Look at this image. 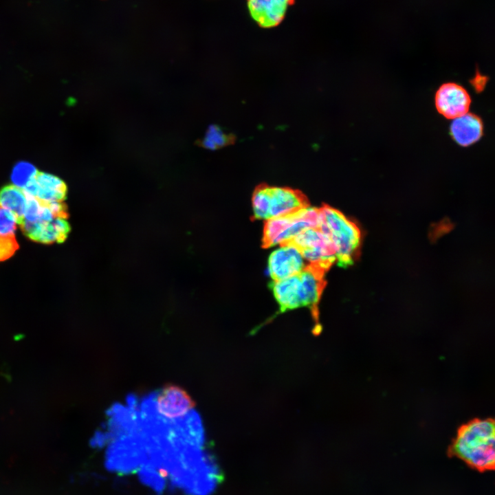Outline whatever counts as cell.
Wrapping results in <instances>:
<instances>
[{
    "label": "cell",
    "instance_id": "cell-1",
    "mask_svg": "<svg viewBox=\"0 0 495 495\" xmlns=\"http://www.w3.org/2000/svg\"><path fill=\"white\" fill-rule=\"evenodd\" d=\"M495 427L493 419H474L458 430L450 452L481 471L492 469L495 462Z\"/></svg>",
    "mask_w": 495,
    "mask_h": 495
},
{
    "label": "cell",
    "instance_id": "cell-2",
    "mask_svg": "<svg viewBox=\"0 0 495 495\" xmlns=\"http://www.w3.org/2000/svg\"><path fill=\"white\" fill-rule=\"evenodd\" d=\"M320 228L331 239L338 265L346 267L358 258L361 243V232L353 221L338 210L327 204L320 208Z\"/></svg>",
    "mask_w": 495,
    "mask_h": 495
},
{
    "label": "cell",
    "instance_id": "cell-3",
    "mask_svg": "<svg viewBox=\"0 0 495 495\" xmlns=\"http://www.w3.org/2000/svg\"><path fill=\"white\" fill-rule=\"evenodd\" d=\"M281 245L294 246L308 263L318 265L327 271L336 261L333 242L320 227L306 229Z\"/></svg>",
    "mask_w": 495,
    "mask_h": 495
},
{
    "label": "cell",
    "instance_id": "cell-4",
    "mask_svg": "<svg viewBox=\"0 0 495 495\" xmlns=\"http://www.w3.org/2000/svg\"><path fill=\"white\" fill-rule=\"evenodd\" d=\"M156 415L168 421L186 418L195 411L196 403L183 387L173 384L164 385L148 401Z\"/></svg>",
    "mask_w": 495,
    "mask_h": 495
},
{
    "label": "cell",
    "instance_id": "cell-5",
    "mask_svg": "<svg viewBox=\"0 0 495 495\" xmlns=\"http://www.w3.org/2000/svg\"><path fill=\"white\" fill-rule=\"evenodd\" d=\"M327 272L318 265L308 263L299 272L306 307L309 309L314 320L313 333L315 335H318L322 330L319 321L318 305L327 284L324 278Z\"/></svg>",
    "mask_w": 495,
    "mask_h": 495
},
{
    "label": "cell",
    "instance_id": "cell-6",
    "mask_svg": "<svg viewBox=\"0 0 495 495\" xmlns=\"http://www.w3.org/2000/svg\"><path fill=\"white\" fill-rule=\"evenodd\" d=\"M471 102V97L465 87L453 82L443 83L434 95L437 111L449 120L467 113Z\"/></svg>",
    "mask_w": 495,
    "mask_h": 495
},
{
    "label": "cell",
    "instance_id": "cell-7",
    "mask_svg": "<svg viewBox=\"0 0 495 495\" xmlns=\"http://www.w3.org/2000/svg\"><path fill=\"white\" fill-rule=\"evenodd\" d=\"M265 190L269 219L293 213L309 206L308 198L300 190L266 184Z\"/></svg>",
    "mask_w": 495,
    "mask_h": 495
},
{
    "label": "cell",
    "instance_id": "cell-8",
    "mask_svg": "<svg viewBox=\"0 0 495 495\" xmlns=\"http://www.w3.org/2000/svg\"><path fill=\"white\" fill-rule=\"evenodd\" d=\"M306 263L300 252L292 245H281L268 258V270L273 280H279L300 272Z\"/></svg>",
    "mask_w": 495,
    "mask_h": 495
},
{
    "label": "cell",
    "instance_id": "cell-9",
    "mask_svg": "<svg viewBox=\"0 0 495 495\" xmlns=\"http://www.w3.org/2000/svg\"><path fill=\"white\" fill-rule=\"evenodd\" d=\"M294 0H247L249 14L261 28L278 26Z\"/></svg>",
    "mask_w": 495,
    "mask_h": 495
},
{
    "label": "cell",
    "instance_id": "cell-10",
    "mask_svg": "<svg viewBox=\"0 0 495 495\" xmlns=\"http://www.w3.org/2000/svg\"><path fill=\"white\" fill-rule=\"evenodd\" d=\"M279 305V312L306 307L299 273L288 278L273 280L269 284Z\"/></svg>",
    "mask_w": 495,
    "mask_h": 495
},
{
    "label": "cell",
    "instance_id": "cell-11",
    "mask_svg": "<svg viewBox=\"0 0 495 495\" xmlns=\"http://www.w3.org/2000/svg\"><path fill=\"white\" fill-rule=\"evenodd\" d=\"M450 135L459 146H470L478 142L483 135V122L481 117L469 113L452 120Z\"/></svg>",
    "mask_w": 495,
    "mask_h": 495
},
{
    "label": "cell",
    "instance_id": "cell-12",
    "mask_svg": "<svg viewBox=\"0 0 495 495\" xmlns=\"http://www.w3.org/2000/svg\"><path fill=\"white\" fill-rule=\"evenodd\" d=\"M36 186L34 197L47 202H63L65 200L67 187L58 177L45 172H38L35 177Z\"/></svg>",
    "mask_w": 495,
    "mask_h": 495
},
{
    "label": "cell",
    "instance_id": "cell-13",
    "mask_svg": "<svg viewBox=\"0 0 495 495\" xmlns=\"http://www.w3.org/2000/svg\"><path fill=\"white\" fill-rule=\"evenodd\" d=\"M27 197L23 189L13 184L0 188V208L10 212L19 226L24 221Z\"/></svg>",
    "mask_w": 495,
    "mask_h": 495
},
{
    "label": "cell",
    "instance_id": "cell-14",
    "mask_svg": "<svg viewBox=\"0 0 495 495\" xmlns=\"http://www.w3.org/2000/svg\"><path fill=\"white\" fill-rule=\"evenodd\" d=\"M41 222V230L37 243H62L71 231L70 225L66 219L56 217L48 222Z\"/></svg>",
    "mask_w": 495,
    "mask_h": 495
},
{
    "label": "cell",
    "instance_id": "cell-15",
    "mask_svg": "<svg viewBox=\"0 0 495 495\" xmlns=\"http://www.w3.org/2000/svg\"><path fill=\"white\" fill-rule=\"evenodd\" d=\"M137 473L140 482L157 494H162L168 486L164 472L155 467L144 465L137 471Z\"/></svg>",
    "mask_w": 495,
    "mask_h": 495
},
{
    "label": "cell",
    "instance_id": "cell-16",
    "mask_svg": "<svg viewBox=\"0 0 495 495\" xmlns=\"http://www.w3.org/2000/svg\"><path fill=\"white\" fill-rule=\"evenodd\" d=\"M234 141L235 138L232 135L225 133L216 125H211L200 144L206 148L215 150L232 144Z\"/></svg>",
    "mask_w": 495,
    "mask_h": 495
},
{
    "label": "cell",
    "instance_id": "cell-17",
    "mask_svg": "<svg viewBox=\"0 0 495 495\" xmlns=\"http://www.w3.org/2000/svg\"><path fill=\"white\" fill-rule=\"evenodd\" d=\"M38 170L32 164L26 161L17 162L12 168L10 179L12 184L23 189L34 180Z\"/></svg>",
    "mask_w": 495,
    "mask_h": 495
},
{
    "label": "cell",
    "instance_id": "cell-18",
    "mask_svg": "<svg viewBox=\"0 0 495 495\" xmlns=\"http://www.w3.org/2000/svg\"><path fill=\"white\" fill-rule=\"evenodd\" d=\"M19 245L15 234H0V262L10 258L19 249Z\"/></svg>",
    "mask_w": 495,
    "mask_h": 495
},
{
    "label": "cell",
    "instance_id": "cell-19",
    "mask_svg": "<svg viewBox=\"0 0 495 495\" xmlns=\"http://www.w3.org/2000/svg\"><path fill=\"white\" fill-rule=\"evenodd\" d=\"M16 230V221L8 210L0 208V234L12 235Z\"/></svg>",
    "mask_w": 495,
    "mask_h": 495
},
{
    "label": "cell",
    "instance_id": "cell-20",
    "mask_svg": "<svg viewBox=\"0 0 495 495\" xmlns=\"http://www.w3.org/2000/svg\"><path fill=\"white\" fill-rule=\"evenodd\" d=\"M25 196L27 197V204L24 220L30 222L36 221L38 220L41 212V204L37 198L26 195Z\"/></svg>",
    "mask_w": 495,
    "mask_h": 495
},
{
    "label": "cell",
    "instance_id": "cell-21",
    "mask_svg": "<svg viewBox=\"0 0 495 495\" xmlns=\"http://www.w3.org/2000/svg\"><path fill=\"white\" fill-rule=\"evenodd\" d=\"M487 80V76L481 75L477 72L475 76L470 80V83L476 92H481L485 88Z\"/></svg>",
    "mask_w": 495,
    "mask_h": 495
}]
</instances>
